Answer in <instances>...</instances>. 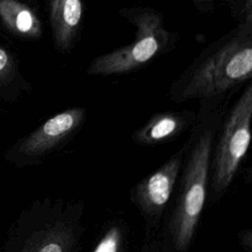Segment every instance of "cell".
Segmentation results:
<instances>
[{
  "label": "cell",
  "mask_w": 252,
  "mask_h": 252,
  "mask_svg": "<svg viewBox=\"0 0 252 252\" xmlns=\"http://www.w3.org/2000/svg\"><path fill=\"white\" fill-rule=\"evenodd\" d=\"M84 213L82 200L36 199L11 222L1 252H79Z\"/></svg>",
  "instance_id": "3"
},
{
  "label": "cell",
  "mask_w": 252,
  "mask_h": 252,
  "mask_svg": "<svg viewBox=\"0 0 252 252\" xmlns=\"http://www.w3.org/2000/svg\"><path fill=\"white\" fill-rule=\"evenodd\" d=\"M186 148L185 142L160 166L139 180L130 190L129 199L149 229L158 228L163 220L173 196Z\"/></svg>",
  "instance_id": "7"
},
{
  "label": "cell",
  "mask_w": 252,
  "mask_h": 252,
  "mask_svg": "<svg viewBox=\"0 0 252 252\" xmlns=\"http://www.w3.org/2000/svg\"><path fill=\"white\" fill-rule=\"evenodd\" d=\"M237 236L242 248L246 252H252V230L250 228L242 229Z\"/></svg>",
  "instance_id": "14"
},
{
  "label": "cell",
  "mask_w": 252,
  "mask_h": 252,
  "mask_svg": "<svg viewBox=\"0 0 252 252\" xmlns=\"http://www.w3.org/2000/svg\"><path fill=\"white\" fill-rule=\"evenodd\" d=\"M88 116L85 107L66 108L46 120L10 145L4 159L16 168H27L44 162L66 147L80 132Z\"/></svg>",
  "instance_id": "6"
},
{
  "label": "cell",
  "mask_w": 252,
  "mask_h": 252,
  "mask_svg": "<svg viewBox=\"0 0 252 252\" xmlns=\"http://www.w3.org/2000/svg\"><path fill=\"white\" fill-rule=\"evenodd\" d=\"M231 15L238 23H252V0H228Z\"/></svg>",
  "instance_id": "13"
},
{
  "label": "cell",
  "mask_w": 252,
  "mask_h": 252,
  "mask_svg": "<svg viewBox=\"0 0 252 252\" xmlns=\"http://www.w3.org/2000/svg\"><path fill=\"white\" fill-rule=\"evenodd\" d=\"M0 22L12 34L25 39H37L42 23L35 11L20 0H0Z\"/></svg>",
  "instance_id": "10"
},
{
  "label": "cell",
  "mask_w": 252,
  "mask_h": 252,
  "mask_svg": "<svg viewBox=\"0 0 252 252\" xmlns=\"http://www.w3.org/2000/svg\"><path fill=\"white\" fill-rule=\"evenodd\" d=\"M128 235L125 220L113 218L103 225L91 252H129Z\"/></svg>",
  "instance_id": "12"
},
{
  "label": "cell",
  "mask_w": 252,
  "mask_h": 252,
  "mask_svg": "<svg viewBox=\"0 0 252 252\" xmlns=\"http://www.w3.org/2000/svg\"><path fill=\"white\" fill-rule=\"evenodd\" d=\"M196 119L197 112L192 110L157 112L132 134L131 139L140 146L156 147L162 145L190 130L195 124Z\"/></svg>",
  "instance_id": "8"
},
{
  "label": "cell",
  "mask_w": 252,
  "mask_h": 252,
  "mask_svg": "<svg viewBox=\"0 0 252 252\" xmlns=\"http://www.w3.org/2000/svg\"><path fill=\"white\" fill-rule=\"evenodd\" d=\"M252 77V23L237 26L205 47L169 88L175 103H221Z\"/></svg>",
  "instance_id": "2"
},
{
  "label": "cell",
  "mask_w": 252,
  "mask_h": 252,
  "mask_svg": "<svg viewBox=\"0 0 252 252\" xmlns=\"http://www.w3.org/2000/svg\"><path fill=\"white\" fill-rule=\"evenodd\" d=\"M222 116L221 103L201 102L190 129L181 170L158 237L155 252H189L209 190L213 144Z\"/></svg>",
  "instance_id": "1"
},
{
  "label": "cell",
  "mask_w": 252,
  "mask_h": 252,
  "mask_svg": "<svg viewBox=\"0 0 252 252\" xmlns=\"http://www.w3.org/2000/svg\"><path fill=\"white\" fill-rule=\"evenodd\" d=\"M138 252H155L154 250V245H153V242L151 239L147 240L143 245L142 247L140 248V250Z\"/></svg>",
  "instance_id": "15"
},
{
  "label": "cell",
  "mask_w": 252,
  "mask_h": 252,
  "mask_svg": "<svg viewBox=\"0 0 252 252\" xmlns=\"http://www.w3.org/2000/svg\"><path fill=\"white\" fill-rule=\"evenodd\" d=\"M29 91L30 86L20 73L16 57L0 42V100L14 102Z\"/></svg>",
  "instance_id": "11"
},
{
  "label": "cell",
  "mask_w": 252,
  "mask_h": 252,
  "mask_svg": "<svg viewBox=\"0 0 252 252\" xmlns=\"http://www.w3.org/2000/svg\"><path fill=\"white\" fill-rule=\"evenodd\" d=\"M121 17L136 27L135 40L96 56L87 68L89 76L122 75L135 71L173 46L174 33L167 31L159 12L149 7H129Z\"/></svg>",
  "instance_id": "4"
},
{
  "label": "cell",
  "mask_w": 252,
  "mask_h": 252,
  "mask_svg": "<svg viewBox=\"0 0 252 252\" xmlns=\"http://www.w3.org/2000/svg\"><path fill=\"white\" fill-rule=\"evenodd\" d=\"M84 0H47V12L55 48L68 53L75 46L83 24Z\"/></svg>",
  "instance_id": "9"
},
{
  "label": "cell",
  "mask_w": 252,
  "mask_h": 252,
  "mask_svg": "<svg viewBox=\"0 0 252 252\" xmlns=\"http://www.w3.org/2000/svg\"><path fill=\"white\" fill-rule=\"evenodd\" d=\"M252 83H247L233 105L222 114L210 161L209 190L220 199L231 186L251 143Z\"/></svg>",
  "instance_id": "5"
}]
</instances>
